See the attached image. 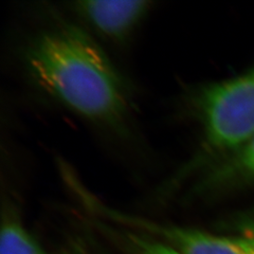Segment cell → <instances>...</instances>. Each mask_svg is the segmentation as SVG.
Listing matches in <instances>:
<instances>
[{
  "instance_id": "6",
  "label": "cell",
  "mask_w": 254,
  "mask_h": 254,
  "mask_svg": "<svg viewBox=\"0 0 254 254\" xmlns=\"http://www.w3.org/2000/svg\"><path fill=\"white\" fill-rule=\"evenodd\" d=\"M0 254H48L20 220L7 215L0 236Z\"/></svg>"
},
{
  "instance_id": "1",
  "label": "cell",
  "mask_w": 254,
  "mask_h": 254,
  "mask_svg": "<svg viewBox=\"0 0 254 254\" xmlns=\"http://www.w3.org/2000/svg\"><path fill=\"white\" fill-rule=\"evenodd\" d=\"M26 66L43 90L79 116L120 127L129 114L121 75L107 55L83 30L63 25L30 43Z\"/></svg>"
},
{
  "instance_id": "8",
  "label": "cell",
  "mask_w": 254,
  "mask_h": 254,
  "mask_svg": "<svg viewBox=\"0 0 254 254\" xmlns=\"http://www.w3.org/2000/svg\"><path fill=\"white\" fill-rule=\"evenodd\" d=\"M240 231L243 236L248 237L254 242V212L242 219L240 224Z\"/></svg>"
},
{
  "instance_id": "2",
  "label": "cell",
  "mask_w": 254,
  "mask_h": 254,
  "mask_svg": "<svg viewBox=\"0 0 254 254\" xmlns=\"http://www.w3.org/2000/svg\"><path fill=\"white\" fill-rule=\"evenodd\" d=\"M194 104L203 139L199 152L182 170L184 177L213 157L234 153L254 136V68L202 87Z\"/></svg>"
},
{
  "instance_id": "5",
  "label": "cell",
  "mask_w": 254,
  "mask_h": 254,
  "mask_svg": "<svg viewBox=\"0 0 254 254\" xmlns=\"http://www.w3.org/2000/svg\"><path fill=\"white\" fill-rule=\"evenodd\" d=\"M254 182V136L206 173L194 187V194H208Z\"/></svg>"
},
{
  "instance_id": "4",
  "label": "cell",
  "mask_w": 254,
  "mask_h": 254,
  "mask_svg": "<svg viewBox=\"0 0 254 254\" xmlns=\"http://www.w3.org/2000/svg\"><path fill=\"white\" fill-rule=\"evenodd\" d=\"M148 0H87L74 3L75 11L100 33L114 41H124L144 18Z\"/></svg>"
},
{
  "instance_id": "3",
  "label": "cell",
  "mask_w": 254,
  "mask_h": 254,
  "mask_svg": "<svg viewBox=\"0 0 254 254\" xmlns=\"http://www.w3.org/2000/svg\"><path fill=\"white\" fill-rule=\"evenodd\" d=\"M89 203L109 219L145 232L152 237L155 236L156 240L170 245L182 254H254V242L243 235L220 236L196 229L159 224L106 208L93 199H90Z\"/></svg>"
},
{
  "instance_id": "7",
  "label": "cell",
  "mask_w": 254,
  "mask_h": 254,
  "mask_svg": "<svg viewBox=\"0 0 254 254\" xmlns=\"http://www.w3.org/2000/svg\"><path fill=\"white\" fill-rule=\"evenodd\" d=\"M133 254H182L170 245L154 237L138 234L127 235Z\"/></svg>"
}]
</instances>
